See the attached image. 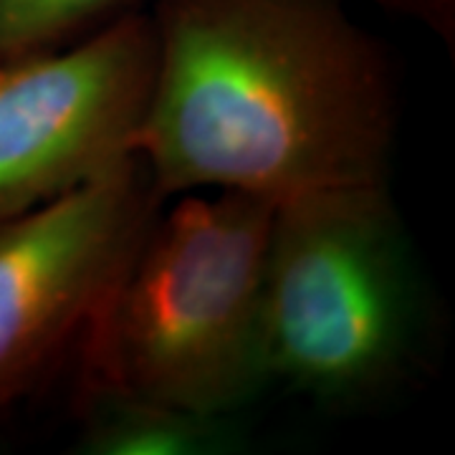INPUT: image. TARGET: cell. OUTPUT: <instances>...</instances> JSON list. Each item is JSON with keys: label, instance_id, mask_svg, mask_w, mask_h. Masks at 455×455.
Wrapping results in <instances>:
<instances>
[{"label": "cell", "instance_id": "cell-6", "mask_svg": "<svg viewBox=\"0 0 455 455\" xmlns=\"http://www.w3.org/2000/svg\"><path fill=\"white\" fill-rule=\"evenodd\" d=\"M241 448L228 415H205L109 387H84V455H223Z\"/></svg>", "mask_w": 455, "mask_h": 455}, {"label": "cell", "instance_id": "cell-3", "mask_svg": "<svg viewBox=\"0 0 455 455\" xmlns=\"http://www.w3.org/2000/svg\"><path fill=\"white\" fill-rule=\"evenodd\" d=\"M415 339L418 299L387 185L274 205L260 291L268 382L362 403L405 377Z\"/></svg>", "mask_w": 455, "mask_h": 455}, {"label": "cell", "instance_id": "cell-5", "mask_svg": "<svg viewBox=\"0 0 455 455\" xmlns=\"http://www.w3.org/2000/svg\"><path fill=\"white\" fill-rule=\"evenodd\" d=\"M160 205L147 167L130 155L0 218V412L82 344Z\"/></svg>", "mask_w": 455, "mask_h": 455}, {"label": "cell", "instance_id": "cell-7", "mask_svg": "<svg viewBox=\"0 0 455 455\" xmlns=\"http://www.w3.org/2000/svg\"><path fill=\"white\" fill-rule=\"evenodd\" d=\"M142 3L147 0H0V56L61 46L140 11Z\"/></svg>", "mask_w": 455, "mask_h": 455}, {"label": "cell", "instance_id": "cell-8", "mask_svg": "<svg viewBox=\"0 0 455 455\" xmlns=\"http://www.w3.org/2000/svg\"><path fill=\"white\" fill-rule=\"evenodd\" d=\"M382 11L410 18L427 31L453 44L455 38V0H364Z\"/></svg>", "mask_w": 455, "mask_h": 455}, {"label": "cell", "instance_id": "cell-2", "mask_svg": "<svg viewBox=\"0 0 455 455\" xmlns=\"http://www.w3.org/2000/svg\"><path fill=\"white\" fill-rule=\"evenodd\" d=\"M175 197L84 334V387L230 415L268 385L260 291L274 203L218 190Z\"/></svg>", "mask_w": 455, "mask_h": 455}, {"label": "cell", "instance_id": "cell-1", "mask_svg": "<svg viewBox=\"0 0 455 455\" xmlns=\"http://www.w3.org/2000/svg\"><path fill=\"white\" fill-rule=\"evenodd\" d=\"M134 155L160 200L387 185L395 84L344 0H155Z\"/></svg>", "mask_w": 455, "mask_h": 455}, {"label": "cell", "instance_id": "cell-4", "mask_svg": "<svg viewBox=\"0 0 455 455\" xmlns=\"http://www.w3.org/2000/svg\"><path fill=\"white\" fill-rule=\"evenodd\" d=\"M155 61V20L142 11L53 49L0 56V218L134 155Z\"/></svg>", "mask_w": 455, "mask_h": 455}]
</instances>
